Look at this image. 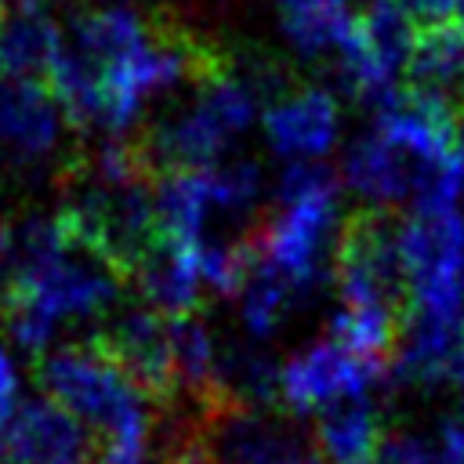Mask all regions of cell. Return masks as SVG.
<instances>
[{"instance_id": "6da1fadb", "label": "cell", "mask_w": 464, "mask_h": 464, "mask_svg": "<svg viewBox=\"0 0 464 464\" xmlns=\"http://www.w3.org/2000/svg\"><path fill=\"white\" fill-rule=\"evenodd\" d=\"M399 232L402 221L388 207H362L348 214L334 243V279L344 308L384 312L406 326L413 297Z\"/></svg>"}, {"instance_id": "7a4b0ae2", "label": "cell", "mask_w": 464, "mask_h": 464, "mask_svg": "<svg viewBox=\"0 0 464 464\" xmlns=\"http://www.w3.org/2000/svg\"><path fill=\"white\" fill-rule=\"evenodd\" d=\"M44 392L62 402L72 417L87 420L98 439L149 428V402L130 377L102 352L98 341L65 344L36 359Z\"/></svg>"}, {"instance_id": "3957f363", "label": "cell", "mask_w": 464, "mask_h": 464, "mask_svg": "<svg viewBox=\"0 0 464 464\" xmlns=\"http://www.w3.org/2000/svg\"><path fill=\"white\" fill-rule=\"evenodd\" d=\"M413 312L460 315L464 301V218L457 207L413 210L399 232Z\"/></svg>"}, {"instance_id": "277c9868", "label": "cell", "mask_w": 464, "mask_h": 464, "mask_svg": "<svg viewBox=\"0 0 464 464\" xmlns=\"http://www.w3.org/2000/svg\"><path fill=\"white\" fill-rule=\"evenodd\" d=\"M120 283H123V276L112 272L105 261H98L87 250L69 246L65 254H58L54 261H47L33 272L4 276L0 304H29L58 323L69 315L105 312L116 301Z\"/></svg>"}, {"instance_id": "5b68a950", "label": "cell", "mask_w": 464, "mask_h": 464, "mask_svg": "<svg viewBox=\"0 0 464 464\" xmlns=\"http://www.w3.org/2000/svg\"><path fill=\"white\" fill-rule=\"evenodd\" d=\"M370 388L392 392V362L362 359L341 341H315L279 366V402L290 413L323 410L344 395H370Z\"/></svg>"}, {"instance_id": "8992f818", "label": "cell", "mask_w": 464, "mask_h": 464, "mask_svg": "<svg viewBox=\"0 0 464 464\" xmlns=\"http://www.w3.org/2000/svg\"><path fill=\"white\" fill-rule=\"evenodd\" d=\"M94 341L130 377V384L145 395V402H156L163 410L178 402L181 384H178V366H174L170 315L156 308H127Z\"/></svg>"}, {"instance_id": "52a82bcc", "label": "cell", "mask_w": 464, "mask_h": 464, "mask_svg": "<svg viewBox=\"0 0 464 464\" xmlns=\"http://www.w3.org/2000/svg\"><path fill=\"white\" fill-rule=\"evenodd\" d=\"M334 214H337V196H308V199L279 203V214L261 221L265 254L297 286V294L315 290L326 276Z\"/></svg>"}, {"instance_id": "ba28073f", "label": "cell", "mask_w": 464, "mask_h": 464, "mask_svg": "<svg viewBox=\"0 0 464 464\" xmlns=\"http://www.w3.org/2000/svg\"><path fill=\"white\" fill-rule=\"evenodd\" d=\"M464 388V315L410 312L392 355V388Z\"/></svg>"}, {"instance_id": "9c48e42d", "label": "cell", "mask_w": 464, "mask_h": 464, "mask_svg": "<svg viewBox=\"0 0 464 464\" xmlns=\"http://www.w3.org/2000/svg\"><path fill=\"white\" fill-rule=\"evenodd\" d=\"M91 439L80 420L47 399L18 402L7 431L0 435V464H87Z\"/></svg>"}, {"instance_id": "30bf717a", "label": "cell", "mask_w": 464, "mask_h": 464, "mask_svg": "<svg viewBox=\"0 0 464 464\" xmlns=\"http://www.w3.org/2000/svg\"><path fill=\"white\" fill-rule=\"evenodd\" d=\"M402 87L446 109L460 130V120H464V25L460 22H439V25L417 29L410 58L402 65Z\"/></svg>"}, {"instance_id": "8fae6325", "label": "cell", "mask_w": 464, "mask_h": 464, "mask_svg": "<svg viewBox=\"0 0 464 464\" xmlns=\"http://www.w3.org/2000/svg\"><path fill=\"white\" fill-rule=\"evenodd\" d=\"M58 105L44 83L0 76V163H36L58 141Z\"/></svg>"}, {"instance_id": "7c38bea8", "label": "cell", "mask_w": 464, "mask_h": 464, "mask_svg": "<svg viewBox=\"0 0 464 464\" xmlns=\"http://www.w3.org/2000/svg\"><path fill=\"white\" fill-rule=\"evenodd\" d=\"M424 163H431V160H417L413 152H406L402 145L384 138L381 130H370L366 138L348 145V152H344V181L359 196L373 199V207H388L392 210V207L413 199Z\"/></svg>"}, {"instance_id": "4fadbf2b", "label": "cell", "mask_w": 464, "mask_h": 464, "mask_svg": "<svg viewBox=\"0 0 464 464\" xmlns=\"http://www.w3.org/2000/svg\"><path fill=\"white\" fill-rule=\"evenodd\" d=\"M265 134L279 156L315 160L337 138V98L326 87H301L268 105Z\"/></svg>"}, {"instance_id": "5bb4252c", "label": "cell", "mask_w": 464, "mask_h": 464, "mask_svg": "<svg viewBox=\"0 0 464 464\" xmlns=\"http://www.w3.org/2000/svg\"><path fill=\"white\" fill-rule=\"evenodd\" d=\"M221 464H319L315 446L283 420L261 417V410H236L218 420Z\"/></svg>"}, {"instance_id": "9a60e30c", "label": "cell", "mask_w": 464, "mask_h": 464, "mask_svg": "<svg viewBox=\"0 0 464 464\" xmlns=\"http://www.w3.org/2000/svg\"><path fill=\"white\" fill-rule=\"evenodd\" d=\"M62 29L51 14L33 7L0 11V76L22 83H51L62 58Z\"/></svg>"}, {"instance_id": "2e32d148", "label": "cell", "mask_w": 464, "mask_h": 464, "mask_svg": "<svg viewBox=\"0 0 464 464\" xmlns=\"http://www.w3.org/2000/svg\"><path fill=\"white\" fill-rule=\"evenodd\" d=\"M138 294L149 301V308L178 319L192 315L199 308V290H203V272L196 257V243H167L156 239V246L138 261L130 272Z\"/></svg>"}, {"instance_id": "e0dca14e", "label": "cell", "mask_w": 464, "mask_h": 464, "mask_svg": "<svg viewBox=\"0 0 464 464\" xmlns=\"http://www.w3.org/2000/svg\"><path fill=\"white\" fill-rule=\"evenodd\" d=\"M381 417L370 395H344L319 410L312 446L323 464H373L381 446Z\"/></svg>"}, {"instance_id": "ac0fdd59", "label": "cell", "mask_w": 464, "mask_h": 464, "mask_svg": "<svg viewBox=\"0 0 464 464\" xmlns=\"http://www.w3.org/2000/svg\"><path fill=\"white\" fill-rule=\"evenodd\" d=\"M156 232L167 243H199L207 214L214 210L210 167L199 170H160L152 185Z\"/></svg>"}, {"instance_id": "d6986e66", "label": "cell", "mask_w": 464, "mask_h": 464, "mask_svg": "<svg viewBox=\"0 0 464 464\" xmlns=\"http://www.w3.org/2000/svg\"><path fill=\"white\" fill-rule=\"evenodd\" d=\"M355 44L370 54V62L395 80V72L406 65L410 47H413V22L399 7V0H373L352 25Z\"/></svg>"}, {"instance_id": "ffe728a7", "label": "cell", "mask_w": 464, "mask_h": 464, "mask_svg": "<svg viewBox=\"0 0 464 464\" xmlns=\"http://www.w3.org/2000/svg\"><path fill=\"white\" fill-rule=\"evenodd\" d=\"M297 286L268 261V254L257 261V268L246 276L243 290H239V312H243V323L254 337H268L276 334V326L283 323V315L290 312L294 304Z\"/></svg>"}, {"instance_id": "44dd1931", "label": "cell", "mask_w": 464, "mask_h": 464, "mask_svg": "<svg viewBox=\"0 0 464 464\" xmlns=\"http://www.w3.org/2000/svg\"><path fill=\"white\" fill-rule=\"evenodd\" d=\"M218 420L188 402V413L167 420L160 442V464H221L218 457Z\"/></svg>"}, {"instance_id": "7402d4cb", "label": "cell", "mask_w": 464, "mask_h": 464, "mask_svg": "<svg viewBox=\"0 0 464 464\" xmlns=\"http://www.w3.org/2000/svg\"><path fill=\"white\" fill-rule=\"evenodd\" d=\"M355 18L348 14V4H334V7H304V11H283V29L290 36V44L301 54H326L337 51L348 33H352Z\"/></svg>"}, {"instance_id": "603a6c76", "label": "cell", "mask_w": 464, "mask_h": 464, "mask_svg": "<svg viewBox=\"0 0 464 464\" xmlns=\"http://www.w3.org/2000/svg\"><path fill=\"white\" fill-rule=\"evenodd\" d=\"M261 188V170L250 160H236L225 167H210V192H214V210H228V214H243L254 207Z\"/></svg>"}, {"instance_id": "cb8c5ba5", "label": "cell", "mask_w": 464, "mask_h": 464, "mask_svg": "<svg viewBox=\"0 0 464 464\" xmlns=\"http://www.w3.org/2000/svg\"><path fill=\"white\" fill-rule=\"evenodd\" d=\"M149 457V428L145 431H120L98 439V464H145Z\"/></svg>"}, {"instance_id": "d4e9b609", "label": "cell", "mask_w": 464, "mask_h": 464, "mask_svg": "<svg viewBox=\"0 0 464 464\" xmlns=\"http://www.w3.org/2000/svg\"><path fill=\"white\" fill-rule=\"evenodd\" d=\"M399 7L410 14V22H413L417 29H428V25L450 22L457 0H399Z\"/></svg>"}, {"instance_id": "484cf974", "label": "cell", "mask_w": 464, "mask_h": 464, "mask_svg": "<svg viewBox=\"0 0 464 464\" xmlns=\"http://www.w3.org/2000/svg\"><path fill=\"white\" fill-rule=\"evenodd\" d=\"M14 392H18V377H14V366H11V359L0 352V435L7 431V424H11L14 410H18V402H14Z\"/></svg>"}, {"instance_id": "4316f807", "label": "cell", "mask_w": 464, "mask_h": 464, "mask_svg": "<svg viewBox=\"0 0 464 464\" xmlns=\"http://www.w3.org/2000/svg\"><path fill=\"white\" fill-rule=\"evenodd\" d=\"M11 243H14V225H11L7 214L0 210V265H4L7 254H11Z\"/></svg>"}, {"instance_id": "83f0119b", "label": "cell", "mask_w": 464, "mask_h": 464, "mask_svg": "<svg viewBox=\"0 0 464 464\" xmlns=\"http://www.w3.org/2000/svg\"><path fill=\"white\" fill-rule=\"evenodd\" d=\"M283 11H304V7H334V4H348V0H279Z\"/></svg>"}, {"instance_id": "f1b7e54d", "label": "cell", "mask_w": 464, "mask_h": 464, "mask_svg": "<svg viewBox=\"0 0 464 464\" xmlns=\"http://www.w3.org/2000/svg\"><path fill=\"white\" fill-rule=\"evenodd\" d=\"M40 0H0V11H11V7H36Z\"/></svg>"}, {"instance_id": "f546056e", "label": "cell", "mask_w": 464, "mask_h": 464, "mask_svg": "<svg viewBox=\"0 0 464 464\" xmlns=\"http://www.w3.org/2000/svg\"><path fill=\"white\" fill-rule=\"evenodd\" d=\"M457 156H460V163H464V120H460V130H457Z\"/></svg>"}, {"instance_id": "4dcf8cb0", "label": "cell", "mask_w": 464, "mask_h": 464, "mask_svg": "<svg viewBox=\"0 0 464 464\" xmlns=\"http://www.w3.org/2000/svg\"><path fill=\"white\" fill-rule=\"evenodd\" d=\"M453 14H457V22L464 25V0H457V7H453Z\"/></svg>"}]
</instances>
